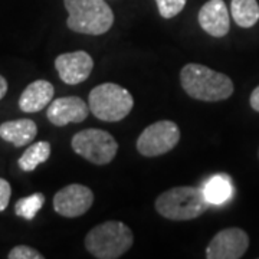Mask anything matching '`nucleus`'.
Masks as SVG:
<instances>
[{"label":"nucleus","mask_w":259,"mask_h":259,"mask_svg":"<svg viewBox=\"0 0 259 259\" xmlns=\"http://www.w3.org/2000/svg\"><path fill=\"white\" fill-rule=\"evenodd\" d=\"M250 107L255 110V111L259 112V85L252 91V94H250Z\"/></svg>","instance_id":"obj_22"},{"label":"nucleus","mask_w":259,"mask_h":259,"mask_svg":"<svg viewBox=\"0 0 259 259\" xmlns=\"http://www.w3.org/2000/svg\"><path fill=\"white\" fill-rule=\"evenodd\" d=\"M44 204H45V194L33 193L19 199L15 204V213L22 219L32 221L35 219L37 212L44 207Z\"/></svg>","instance_id":"obj_18"},{"label":"nucleus","mask_w":259,"mask_h":259,"mask_svg":"<svg viewBox=\"0 0 259 259\" xmlns=\"http://www.w3.org/2000/svg\"><path fill=\"white\" fill-rule=\"evenodd\" d=\"M36 122L29 118L6 121L0 125V139L12 143L15 147L28 146L36 137Z\"/></svg>","instance_id":"obj_14"},{"label":"nucleus","mask_w":259,"mask_h":259,"mask_svg":"<svg viewBox=\"0 0 259 259\" xmlns=\"http://www.w3.org/2000/svg\"><path fill=\"white\" fill-rule=\"evenodd\" d=\"M55 68L62 82L76 85L90 78L94 69V59L85 51L66 52L56 58Z\"/></svg>","instance_id":"obj_10"},{"label":"nucleus","mask_w":259,"mask_h":259,"mask_svg":"<svg viewBox=\"0 0 259 259\" xmlns=\"http://www.w3.org/2000/svg\"><path fill=\"white\" fill-rule=\"evenodd\" d=\"M10 196H12V187L8 180L0 177V212H3L10 202Z\"/></svg>","instance_id":"obj_21"},{"label":"nucleus","mask_w":259,"mask_h":259,"mask_svg":"<svg viewBox=\"0 0 259 259\" xmlns=\"http://www.w3.org/2000/svg\"><path fill=\"white\" fill-rule=\"evenodd\" d=\"M134 243V235L125 223L108 221L93 228L85 236V249L97 259L121 258Z\"/></svg>","instance_id":"obj_3"},{"label":"nucleus","mask_w":259,"mask_h":259,"mask_svg":"<svg viewBox=\"0 0 259 259\" xmlns=\"http://www.w3.org/2000/svg\"><path fill=\"white\" fill-rule=\"evenodd\" d=\"M51 144L48 141H37L20 156L18 164L22 171L30 173L36 168L39 164H44L51 157Z\"/></svg>","instance_id":"obj_17"},{"label":"nucleus","mask_w":259,"mask_h":259,"mask_svg":"<svg viewBox=\"0 0 259 259\" xmlns=\"http://www.w3.org/2000/svg\"><path fill=\"white\" fill-rule=\"evenodd\" d=\"M231 13L235 23L241 28H252L259 20L256 0H232Z\"/></svg>","instance_id":"obj_16"},{"label":"nucleus","mask_w":259,"mask_h":259,"mask_svg":"<svg viewBox=\"0 0 259 259\" xmlns=\"http://www.w3.org/2000/svg\"><path fill=\"white\" fill-rule=\"evenodd\" d=\"M54 94H55V88L49 81L45 79L33 81L32 83H29L20 95L19 108L28 114L42 111L52 102Z\"/></svg>","instance_id":"obj_13"},{"label":"nucleus","mask_w":259,"mask_h":259,"mask_svg":"<svg viewBox=\"0 0 259 259\" xmlns=\"http://www.w3.org/2000/svg\"><path fill=\"white\" fill-rule=\"evenodd\" d=\"M203 189L193 186H177L156 199V210L170 221H192L207 210Z\"/></svg>","instance_id":"obj_4"},{"label":"nucleus","mask_w":259,"mask_h":259,"mask_svg":"<svg viewBox=\"0 0 259 259\" xmlns=\"http://www.w3.org/2000/svg\"><path fill=\"white\" fill-rule=\"evenodd\" d=\"M93 115L105 122H118L128 115L134 107L133 95L120 85L105 82L97 85L88 97Z\"/></svg>","instance_id":"obj_5"},{"label":"nucleus","mask_w":259,"mask_h":259,"mask_svg":"<svg viewBox=\"0 0 259 259\" xmlns=\"http://www.w3.org/2000/svg\"><path fill=\"white\" fill-rule=\"evenodd\" d=\"M249 248V236L241 228L218 232L206 248L207 259H239Z\"/></svg>","instance_id":"obj_9"},{"label":"nucleus","mask_w":259,"mask_h":259,"mask_svg":"<svg viewBox=\"0 0 259 259\" xmlns=\"http://www.w3.org/2000/svg\"><path fill=\"white\" fill-rule=\"evenodd\" d=\"M180 141V128L168 120L157 121L143 130L137 139V151L144 157H158L171 151Z\"/></svg>","instance_id":"obj_7"},{"label":"nucleus","mask_w":259,"mask_h":259,"mask_svg":"<svg viewBox=\"0 0 259 259\" xmlns=\"http://www.w3.org/2000/svg\"><path fill=\"white\" fill-rule=\"evenodd\" d=\"M199 25L207 35L223 37L231 30L229 10L223 0H209L199 10Z\"/></svg>","instance_id":"obj_12"},{"label":"nucleus","mask_w":259,"mask_h":259,"mask_svg":"<svg viewBox=\"0 0 259 259\" xmlns=\"http://www.w3.org/2000/svg\"><path fill=\"white\" fill-rule=\"evenodd\" d=\"M93 203V190L78 183L65 186L54 196L55 212L68 219H74L85 214L91 209Z\"/></svg>","instance_id":"obj_8"},{"label":"nucleus","mask_w":259,"mask_h":259,"mask_svg":"<svg viewBox=\"0 0 259 259\" xmlns=\"http://www.w3.org/2000/svg\"><path fill=\"white\" fill-rule=\"evenodd\" d=\"M8 88H9V85H8L6 78L0 75V100H3L5 95L8 94Z\"/></svg>","instance_id":"obj_23"},{"label":"nucleus","mask_w":259,"mask_h":259,"mask_svg":"<svg viewBox=\"0 0 259 259\" xmlns=\"http://www.w3.org/2000/svg\"><path fill=\"white\" fill-rule=\"evenodd\" d=\"M71 146L78 156L95 166L110 164L118 151L117 140L108 131L100 128H87L76 133Z\"/></svg>","instance_id":"obj_6"},{"label":"nucleus","mask_w":259,"mask_h":259,"mask_svg":"<svg viewBox=\"0 0 259 259\" xmlns=\"http://www.w3.org/2000/svg\"><path fill=\"white\" fill-rule=\"evenodd\" d=\"M9 259H44L39 250L30 248L28 245H18L8 253Z\"/></svg>","instance_id":"obj_20"},{"label":"nucleus","mask_w":259,"mask_h":259,"mask_svg":"<svg viewBox=\"0 0 259 259\" xmlns=\"http://www.w3.org/2000/svg\"><path fill=\"white\" fill-rule=\"evenodd\" d=\"M180 83L189 97L204 102L228 100L235 90L228 75L200 64L185 65L180 71Z\"/></svg>","instance_id":"obj_1"},{"label":"nucleus","mask_w":259,"mask_h":259,"mask_svg":"<svg viewBox=\"0 0 259 259\" xmlns=\"http://www.w3.org/2000/svg\"><path fill=\"white\" fill-rule=\"evenodd\" d=\"M66 26L82 35H104L114 25V12L105 0H64Z\"/></svg>","instance_id":"obj_2"},{"label":"nucleus","mask_w":259,"mask_h":259,"mask_svg":"<svg viewBox=\"0 0 259 259\" xmlns=\"http://www.w3.org/2000/svg\"><path fill=\"white\" fill-rule=\"evenodd\" d=\"M203 189L204 197L209 204H221L226 203L232 197L233 193V187H232V182L226 175H216L212 176L202 187Z\"/></svg>","instance_id":"obj_15"},{"label":"nucleus","mask_w":259,"mask_h":259,"mask_svg":"<svg viewBox=\"0 0 259 259\" xmlns=\"http://www.w3.org/2000/svg\"><path fill=\"white\" fill-rule=\"evenodd\" d=\"M154 2L157 5L160 16L164 19H171L185 9L187 0H154Z\"/></svg>","instance_id":"obj_19"},{"label":"nucleus","mask_w":259,"mask_h":259,"mask_svg":"<svg viewBox=\"0 0 259 259\" xmlns=\"http://www.w3.org/2000/svg\"><path fill=\"white\" fill-rule=\"evenodd\" d=\"M90 107L79 97H61L48 105L47 117L56 127H65L71 122L79 124L87 120Z\"/></svg>","instance_id":"obj_11"}]
</instances>
